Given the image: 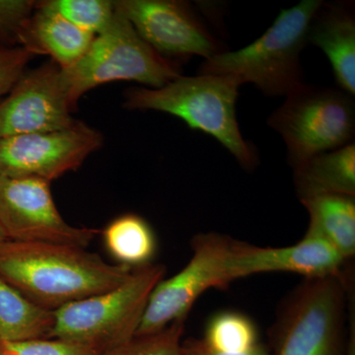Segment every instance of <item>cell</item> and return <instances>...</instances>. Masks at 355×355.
I'll list each match as a JSON object with an SVG mask.
<instances>
[{
  "label": "cell",
  "instance_id": "obj_7",
  "mask_svg": "<svg viewBox=\"0 0 355 355\" xmlns=\"http://www.w3.org/2000/svg\"><path fill=\"white\" fill-rule=\"evenodd\" d=\"M349 273L306 279L282 306L275 355H343Z\"/></svg>",
  "mask_w": 355,
  "mask_h": 355
},
{
  "label": "cell",
  "instance_id": "obj_4",
  "mask_svg": "<svg viewBox=\"0 0 355 355\" xmlns=\"http://www.w3.org/2000/svg\"><path fill=\"white\" fill-rule=\"evenodd\" d=\"M164 275L163 265L139 266L120 286L55 311L51 338L98 355L120 347L137 335L151 292Z\"/></svg>",
  "mask_w": 355,
  "mask_h": 355
},
{
  "label": "cell",
  "instance_id": "obj_9",
  "mask_svg": "<svg viewBox=\"0 0 355 355\" xmlns=\"http://www.w3.org/2000/svg\"><path fill=\"white\" fill-rule=\"evenodd\" d=\"M0 227L11 241L84 249L99 233L67 223L55 207L50 183L34 178L0 177Z\"/></svg>",
  "mask_w": 355,
  "mask_h": 355
},
{
  "label": "cell",
  "instance_id": "obj_23",
  "mask_svg": "<svg viewBox=\"0 0 355 355\" xmlns=\"http://www.w3.org/2000/svg\"><path fill=\"white\" fill-rule=\"evenodd\" d=\"M0 355H98L93 350L60 338L0 340Z\"/></svg>",
  "mask_w": 355,
  "mask_h": 355
},
{
  "label": "cell",
  "instance_id": "obj_14",
  "mask_svg": "<svg viewBox=\"0 0 355 355\" xmlns=\"http://www.w3.org/2000/svg\"><path fill=\"white\" fill-rule=\"evenodd\" d=\"M58 13L37 7L18 35V46L31 55H49L62 69L76 64L94 40Z\"/></svg>",
  "mask_w": 355,
  "mask_h": 355
},
{
  "label": "cell",
  "instance_id": "obj_28",
  "mask_svg": "<svg viewBox=\"0 0 355 355\" xmlns=\"http://www.w3.org/2000/svg\"><path fill=\"white\" fill-rule=\"evenodd\" d=\"M6 240H8V239H7L6 233H4V231L2 230L1 227H0V243L6 241Z\"/></svg>",
  "mask_w": 355,
  "mask_h": 355
},
{
  "label": "cell",
  "instance_id": "obj_25",
  "mask_svg": "<svg viewBox=\"0 0 355 355\" xmlns=\"http://www.w3.org/2000/svg\"><path fill=\"white\" fill-rule=\"evenodd\" d=\"M33 57L21 46L0 48V98L12 90Z\"/></svg>",
  "mask_w": 355,
  "mask_h": 355
},
{
  "label": "cell",
  "instance_id": "obj_11",
  "mask_svg": "<svg viewBox=\"0 0 355 355\" xmlns=\"http://www.w3.org/2000/svg\"><path fill=\"white\" fill-rule=\"evenodd\" d=\"M74 109L62 69L51 60L25 72L0 103V139L73 127Z\"/></svg>",
  "mask_w": 355,
  "mask_h": 355
},
{
  "label": "cell",
  "instance_id": "obj_13",
  "mask_svg": "<svg viewBox=\"0 0 355 355\" xmlns=\"http://www.w3.org/2000/svg\"><path fill=\"white\" fill-rule=\"evenodd\" d=\"M345 260L323 236L308 227L304 237L287 247H258L242 242L228 268L231 282L252 275L292 272L306 279L342 275Z\"/></svg>",
  "mask_w": 355,
  "mask_h": 355
},
{
  "label": "cell",
  "instance_id": "obj_18",
  "mask_svg": "<svg viewBox=\"0 0 355 355\" xmlns=\"http://www.w3.org/2000/svg\"><path fill=\"white\" fill-rule=\"evenodd\" d=\"M53 324V312L35 305L0 277V340L51 338Z\"/></svg>",
  "mask_w": 355,
  "mask_h": 355
},
{
  "label": "cell",
  "instance_id": "obj_5",
  "mask_svg": "<svg viewBox=\"0 0 355 355\" xmlns=\"http://www.w3.org/2000/svg\"><path fill=\"white\" fill-rule=\"evenodd\" d=\"M62 74L76 108L81 96L102 84L127 80L160 88L181 76V69L151 48L116 11L111 24L96 35L83 57L62 69Z\"/></svg>",
  "mask_w": 355,
  "mask_h": 355
},
{
  "label": "cell",
  "instance_id": "obj_19",
  "mask_svg": "<svg viewBox=\"0 0 355 355\" xmlns=\"http://www.w3.org/2000/svg\"><path fill=\"white\" fill-rule=\"evenodd\" d=\"M102 235L107 251L120 265L135 268L153 263L157 240L142 217L132 214L119 216L107 225Z\"/></svg>",
  "mask_w": 355,
  "mask_h": 355
},
{
  "label": "cell",
  "instance_id": "obj_21",
  "mask_svg": "<svg viewBox=\"0 0 355 355\" xmlns=\"http://www.w3.org/2000/svg\"><path fill=\"white\" fill-rule=\"evenodd\" d=\"M64 17L72 25L90 34H100L114 17V1L108 0H46L36 3Z\"/></svg>",
  "mask_w": 355,
  "mask_h": 355
},
{
  "label": "cell",
  "instance_id": "obj_8",
  "mask_svg": "<svg viewBox=\"0 0 355 355\" xmlns=\"http://www.w3.org/2000/svg\"><path fill=\"white\" fill-rule=\"evenodd\" d=\"M242 242L217 233H202L191 241L193 256L176 275L158 282L151 292L135 336L164 330L188 316L198 298L209 288L230 284L228 268Z\"/></svg>",
  "mask_w": 355,
  "mask_h": 355
},
{
  "label": "cell",
  "instance_id": "obj_20",
  "mask_svg": "<svg viewBox=\"0 0 355 355\" xmlns=\"http://www.w3.org/2000/svg\"><path fill=\"white\" fill-rule=\"evenodd\" d=\"M205 343L217 352L241 354L259 345L258 330L254 322L242 313H217L207 323Z\"/></svg>",
  "mask_w": 355,
  "mask_h": 355
},
{
  "label": "cell",
  "instance_id": "obj_22",
  "mask_svg": "<svg viewBox=\"0 0 355 355\" xmlns=\"http://www.w3.org/2000/svg\"><path fill=\"white\" fill-rule=\"evenodd\" d=\"M184 321H176L164 330L135 336L116 349L100 355H181Z\"/></svg>",
  "mask_w": 355,
  "mask_h": 355
},
{
  "label": "cell",
  "instance_id": "obj_6",
  "mask_svg": "<svg viewBox=\"0 0 355 355\" xmlns=\"http://www.w3.org/2000/svg\"><path fill=\"white\" fill-rule=\"evenodd\" d=\"M268 123L286 142L294 169L314 156L352 144L354 100L343 91L303 83L286 95Z\"/></svg>",
  "mask_w": 355,
  "mask_h": 355
},
{
  "label": "cell",
  "instance_id": "obj_24",
  "mask_svg": "<svg viewBox=\"0 0 355 355\" xmlns=\"http://www.w3.org/2000/svg\"><path fill=\"white\" fill-rule=\"evenodd\" d=\"M32 0H0V48L18 46V35L36 9Z\"/></svg>",
  "mask_w": 355,
  "mask_h": 355
},
{
  "label": "cell",
  "instance_id": "obj_26",
  "mask_svg": "<svg viewBox=\"0 0 355 355\" xmlns=\"http://www.w3.org/2000/svg\"><path fill=\"white\" fill-rule=\"evenodd\" d=\"M181 355H272L261 343H259L253 349L248 350L241 354H226L217 352L209 347L205 340L198 338H190L187 342L182 343Z\"/></svg>",
  "mask_w": 355,
  "mask_h": 355
},
{
  "label": "cell",
  "instance_id": "obj_12",
  "mask_svg": "<svg viewBox=\"0 0 355 355\" xmlns=\"http://www.w3.org/2000/svg\"><path fill=\"white\" fill-rule=\"evenodd\" d=\"M114 7L163 57L198 55L209 60L220 53L216 40L184 2L116 0Z\"/></svg>",
  "mask_w": 355,
  "mask_h": 355
},
{
  "label": "cell",
  "instance_id": "obj_1",
  "mask_svg": "<svg viewBox=\"0 0 355 355\" xmlns=\"http://www.w3.org/2000/svg\"><path fill=\"white\" fill-rule=\"evenodd\" d=\"M132 270L107 263L84 248L0 243V277L35 305L51 312L120 286Z\"/></svg>",
  "mask_w": 355,
  "mask_h": 355
},
{
  "label": "cell",
  "instance_id": "obj_10",
  "mask_svg": "<svg viewBox=\"0 0 355 355\" xmlns=\"http://www.w3.org/2000/svg\"><path fill=\"white\" fill-rule=\"evenodd\" d=\"M102 144L101 133L81 121L67 130L4 137L0 139V177L51 183L80 167Z\"/></svg>",
  "mask_w": 355,
  "mask_h": 355
},
{
  "label": "cell",
  "instance_id": "obj_15",
  "mask_svg": "<svg viewBox=\"0 0 355 355\" xmlns=\"http://www.w3.org/2000/svg\"><path fill=\"white\" fill-rule=\"evenodd\" d=\"M321 9V8H320ZM318 11L307 42L321 49L330 60L336 83L343 92L355 94V20L350 11L331 7Z\"/></svg>",
  "mask_w": 355,
  "mask_h": 355
},
{
  "label": "cell",
  "instance_id": "obj_2",
  "mask_svg": "<svg viewBox=\"0 0 355 355\" xmlns=\"http://www.w3.org/2000/svg\"><path fill=\"white\" fill-rule=\"evenodd\" d=\"M241 81L221 74L179 76L160 88L128 89L125 106L154 110L177 116L193 130L211 135L245 169H253L257 155L240 132L236 102Z\"/></svg>",
  "mask_w": 355,
  "mask_h": 355
},
{
  "label": "cell",
  "instance_id": "obj_17",
  "mask_svg": "<svg viewBox=\"0 0 355 355\" xmlns=\"http://www.w3.org/2000/svg\"><path fill=\"white\" fill-rule=\"evenodd\" d=\"M300 202L309 214V228L328 240L345 260L354 258L355 197L324 195Z\"/></svg>",
  "mask_w": 355,
  "mask_h": 355
},
{
  "label": "cell",
  "instance_id": "obj_16",
  "mask_svg": "<svg viewBox=\"0 0 355 355\" xmlns=\"http://www.w3.org/2000/svg\"><path fill=\"white\" fill-rule=\"evenodd\" d=\"M294 184L300 200L324 195L355 197L354 142L294 168Z\"/></svg>",
  "mask_w": 355,
  "mask_h": 355
},
{
  "label": "cell",
  "instance_id": "obj_27",
  "mask_svg": "<svg viewBox=\"0 0 355 355\" xmlns=\"http://www.w3.org/2000/svg\"><path fill=\"white\" fill-rule=\"evenodd\" d=\"M354 302L352 303V312L350 313L349 335L347 342L345 343V352L343 355H355V318H354Z\"/></svg>",
  "mask_w": 355,
  "mask_h": 355
},
{
  "label": "cell",
  "instance_id": "obj_3",
  "mask_svg": "<svg viewBox=\"0 0 355 355\" xmlns=\"http://www.w3.org/2000/svg\"><path fill=\"white\" fill-rule=\"evenodd\" d=\"M322 6L319 0H303L284 9L260 38L241 50L220 51L205 60L200 73L236 77L268 96L289 94L303 84L300 53Z\"/></svg>",
  "mask_w": 355,
  "mask_h": 355
}]
</instances>
